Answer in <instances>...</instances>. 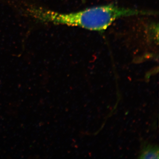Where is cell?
Segmentation results:
<instances>
[{
	"label": "cell",
	"mask_w": 159,
	"mask_h": 159,
	"mask_svg": "<svg viewBox=\"0 0 159 159\" xmlns=\"http://www.w3.org/2000/svg\"><path fill=\"white\" fill-rule=\"evenodd\" d=\"M156 14L155 12L152 11L109 5L89 8L70 14L59 15L56 18L57 21L63 24L91 31H102L120 18Z\"/></svg>",
	"instance_id": "cell-1"
},
{
	"label": "cell",
	"mask_w": 159,
	"mask_h": 159,
	"mask_svg": "<svg viewBox=\"0 0 159 159\" xmlns=\"http://www.w3.org/2000/svg\"><path fill=\"white\" fill-rule=\"evenodd\" d=\"M139 158L142 159L159 158L158 147L156 145L145 144L142 148Z\"/></svg>",
	"instance_id": "cell-2"
}]
</instances>
